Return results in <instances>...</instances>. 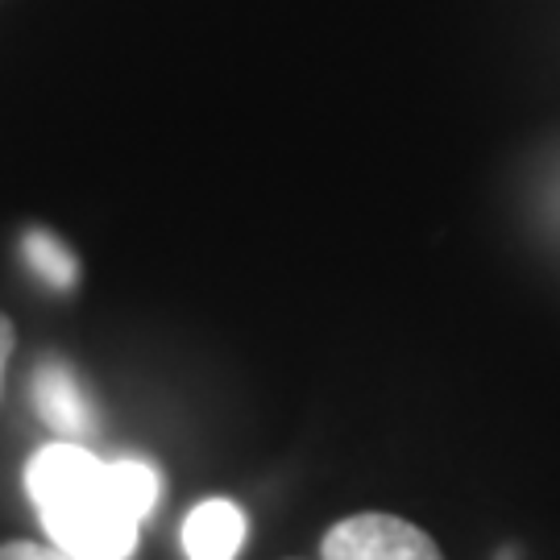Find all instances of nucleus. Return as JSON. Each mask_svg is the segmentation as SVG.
<instances>
[{"label": "nucleus", "instance_id": "1", "mask_svg": "<svg viewBox=\"0 0 560 560\" xmlns=\"http://www.w3.org/2000/svg\"><path fill=\"white\" fill-rule=\"evenodd\" d=\"M25 490L50 544L80 560H129L162 478L145 460H101L83 444L55 441L25 465Z\"/></svg>", "mask_w": 560, "mask_h": 560}, {"label": "nucleus", "instance_id": "2", "mask_svg": "<svg viewBox=\"0 0 560 560\" xmlns=\"http://www.w3.org/2000/svg\"><path fill=\"white\" fill-rule=\"evenodd\" d=\"M324 560H444L441 548L416 523L395 515H353L328 527Z\"/></svg>", "mask_w": 560, "mask_h": 560}, {"label": "nucleus", "instance_id": "3", "mask_svg": "<svg viewBox=\"0 0 560 560\" xmlns=\"http://www.w3.org/2000/svg\"><path fill=\"white\" fill-rule=\"evenodd\" d=\"M30 395H34V407H38L42 420L50 423L59 436H67V441L88 436L96 428V411H92V402L83 395L80 378L62 361H42L38 370H34V378H30Z\"/></svg>", "mask_w": 560, "mask_h": 560}, {"label": "nucleus", "instance_id": "4", "mask_svg": "<svg viewBox=\"0 0 560 560\" xmlns=\"http://www.w3.org/2000/svg\"><path fill=\"white\" fill-rule=\"evenodd\" d=\"M245 544V515L237 502L208 499L183 523V548L191 560H233Z\"/></svg>", "mask_w": 560, "mask_h": 560}, {"label": "nucleus", "instance_id": "5", "mask_svg": "<svg viewBox=\"0 0 560 560\" xmlns=\"http://www.w3.org/2000/svg\"><path fill=\"white\" fill-rule=\"evenodd\" d=\"M21 249H25L30 270H34L42 282H50L55 291H71V287L80 282V261H75V254H71L55 233L30 229L25 241H21Z\"/></svg>", "mask_w": 560, "mask_h": 560}, {"label": "nucleus", "instance_id": "6", "mask_svg": "<svg viewBox=\"0 0 560 560\" xmlns=\"http://www.w3.org/2000/svg\"><path fill=\"white\" fill-rule=\"evenodd\" d=\"M0 560H80L75 552H67L59 544H30V540H13L0 548Z\"/></svg>", "mask_w": 560, "mask_h": 560}, {"label": "nucleus", "instance_id": "7", "mask_svg": "<svg viewBox=\"0 0 560 560\" xmlns=\"http://www.w3.org/2000/svg\"><path fill=\"white\" fill-rule=\"evenodd\" d=\"M13 340H18L13 320L0 312V386H4V365H9V358H13Z\"/></svg>", "mask_w": 560, "mask_h": 560}]
</instances>
